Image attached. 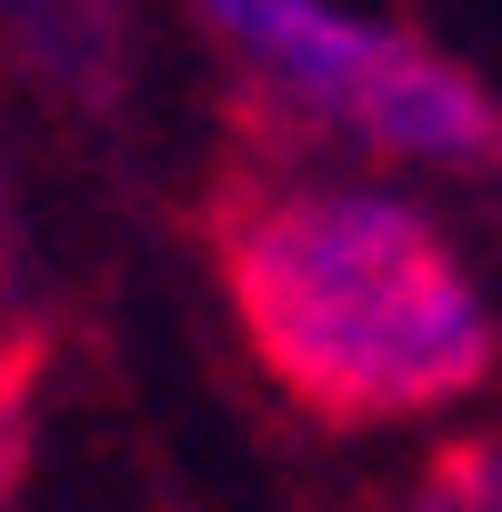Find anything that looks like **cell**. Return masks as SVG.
I'll list each match as a JSON object with an SVG mask.
<instances>
[{"mask_svg":"<svg viewBox=\"0 0 502 512\" xmlns=\"http://www.w3.org/2000/svg\"><path fill=\"white\" fill-rule=\"evenodd\" d=\"M31 402H41V332H11L0 342V502L31 462Z\"/></svg>","mask_w":502,"mask_h":512,"instance_id":"4","label":"cell"},{"mask_svg":"<svg viewBox=\"0 0 502 512\" xmlns=\"http://www.w3.org/2000/svg\"><path fill=\"white\" fill-rule=\"evenodd\" d=\"M0 262H11V251H0Z\"/></svg>","mask_w":502,"mask_h":512,"instance_id":"5","label":"cell"},{"mask_svg":"<svg viewBox=\"0 0 502 512\" xmlns=\"http://www.w3.org/2000/svg\"><path fill=\"white\" fill-rule=\"evenodd\" d=\"M201 231L241 352L322 432L422 422L502 372V312L392 191L241 151L221 161Z\"/></svg>","mask_w":502,"mask_h":512,"instance_id":"1","label":"cell"},{"mask_svg":"<svg viewBox=\"0 0 502 512\" xmlns=\"http://www.w3.org/2000/svg\"><path fill=\"white\" fill-rule=\"evenodd\" d=\"M221 31V51L262 81L282 111L352 131L372 151L402 161H442V171H502V101L432 41L352 21L332 0H191Z\"/></svg>","mask_w":502,"mask_h":512,"instance_id":"2","label":"cell"},{"mask_svg":"<svg viewBox=\"0 0 502 512\" xmlns=\"http://www.w3.org/2000/svg\"><path fill=\"white\" fill-rule=\"evenodd\" d=\"M402 512H502V422L442 442V452L422 462V482H412Z\"/></svg>","mask_w":502,"mask_h":512,"instance_id":"3","label":"cell"}]
</instances>
